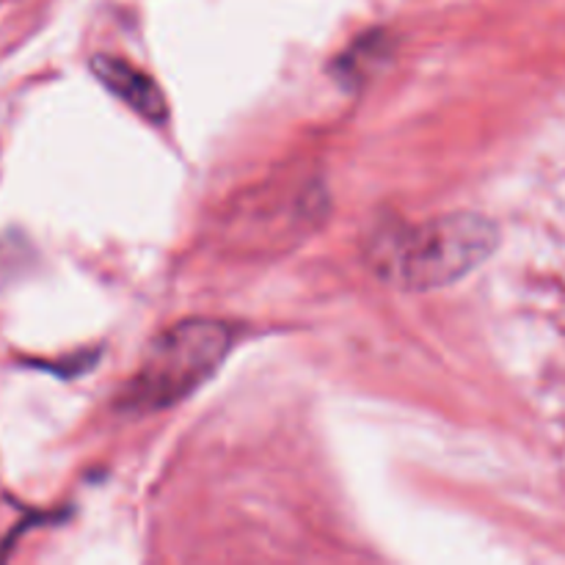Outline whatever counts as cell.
<instances>
[{
	"mask_svg": "<svg viewBox=\"0 0 565 565\" xmlns=\"http://www.w3.org/2000/svg\"><path fill=\"white\" fill-rule=\"evenodd\" d=\"M92 70L97 75V81L114 97H119L127 108L136 110L138 116H143L147 121H154V125H163L169 119V105H166L163 92L141 70H136V66L121 58H110V55H97L92 61Z\"/></svg>",
	"mask_w": 565,
	"mask_h": 565,
	"instance_id": "obj_3",
	"label": "cell"
},
{
	"mask_svg": "<svg viewBox=\"0 0 565 565\" xmlns=\"http://www.w3.org/2000/svg\"><path fill=\"white\" fill-rule=\"evenodd\" d=\"M235 331L221 320H182L154 337L136 375L125 386V408L163 412L207 384L230 356Z\"/></svg>",
	"mask_w": 565,
	"mask_h": 565,
	"instance_id": "obj_2",
	"label": "cell"
},
{
	"mask_svg": "<svg viewBox=\"0 0 565 565\" xmlns=\"http://www.w3.org/2000/svg\"><path fill=\"white\" fill-rule=\"evenodd\" d=\"M497 248V226L483 215L452 213L419 224L373 232L367 263L381 281L401 290H436L463 279Z\"/></svg>",
	"mask_w": 565,
	"mask_h": 565,
	"instance_id": "obj_1",
	"label": "cell"
}]
</instances>
